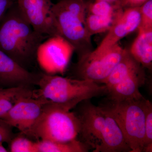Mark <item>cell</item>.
Instances as JSON below:
<instances>
[{
	"label": "cell",
	"instance_id": "5",
	"mask_svg": "<svg viewBox=\"0 0 152 152\" xmlns=\"http://www.w3.org/2000/svg\"><path fill=\"white\" fill-rule=\"evenodd\" d=\"M80 124L77 114L50 101L33 127L31 137L44 140L68 142L77 139Z\"/></svg>",
	"mask_w": 152,
	"mask_h": 152
},
{
	"label": "cell",
	"instance_id": "9",
	"mask_svg": "<svg viewBox=\"0 0 152 152\" xmlns=\"http://www.w3.org/2000/svg\"><path fill=\"white\" fill-rule=\"evenodd\" d=\"M50 100L41 98H22L6 114L0 118L24 135L31 137L33 127Z\"/></svg>",
	"mask_w": 152,
	"mask_h": 152
},
{
	"label": "cell",
	"instance_id": "13",
	"mask_svg": "<svg viewBox=\"0 0 152 152\" xmlns=\"http://www.w3.org/2000/svg\"><path fill=\"white\" fill-rule=\"evenodd\" d=\"M145 81L143 70L132 74L109 90L107 98L116 101L141 99L144 97L139 89Z\"/></svg>",
	"mask_w": 152,
	"mask_h": 152
},
{
	"label": "cell",
	"instance_id": "21",
	"mask_svg": "<svg viewBox=\"0 0 152 152\" xmlns=\"http://www.w3.org/2000/svg\"><path fill=\"white\" fill-rule=\"evenodd\" d=\"M140 21L137 29L152 30V0H148L140 7Z\"/></svg>",
	"mask_w": 152,
	"mask_h": 152
},
{
	"label": "cell",
	"instance_id": "7",
	"mask_svg": "<svg viewBox=\"0 0 152 152\" xmlns=\"http://www.w3.org/2000/svg\"><path fill=\"white\" fill-rule=\"evenodd\" d=\"M124 50L118 44L105 51L90 52L80 56L76 69L79 79L91 80L104 84L120 61Z\"/></svg>",
	"mask_w": 152,
	"mask_h": 152
},
{
	"label": "cell",
	"instance_id": "20",
	"mask_svg": "<svg viewBox=\"0 0 152 152\" xmlns=\"http://www.w3.org/2000/svg\"><path fill=\"white\" fill-rule=\"evenodd\" d=\"M10 144V152H38L36 142L23 136L14 137Z\"/></svg>",
	"mask_w": 152,
	"mask_h": 152
},
{
	"label": "cell",
	"instance_id": "27",
	"mask_svg": "<svg viewBox=\"0 0 152 152\" xmlns=\"http://www.w3.org/2000/svg\"><path fill=\"white\" fill-rule=\"evenodd\" d=\"M102 1H106L112 4H120V0H102Z\"/></svg>",
	"mask_w": 152,
	"mask_h": 152
},
{
	"label": "cell",
	"instance_id": "22",
	"mask_svg": "<svg viewBox=\"0 0 152 152\" xmlns=\"http://www.w3.org/2000/svg\"><path fill=\"white\" fill-rule=\"evenodd\" d=\"M143 106L145 116V145L144 151L148 145L152 144V104L148 100L145 99L144 100Z\"/></svg>",
	"mask_w": 152,
	"mask_h": 152
},
{
	"label": "cell",
	"instance_id": "8",
	"mask_svg": "<svg viewBox=\"0 0 152 152\" xmlns=\"http://www.w3.org/2000/svg\"><path fill=\"white\" fill-rule=\"evenodd\" d=\"M75 51L69 43L61 37L50 38L41 45L37 54L39 65L47 74L63 75Z\"/></svg>",
	"mask_w": 152,
	"mask_h": 152
},
{
	"label": "cell",
	"instance_id": "4",
	"mask_svg": "<svg viewBox=\"0 0 152 152\" xmlns=\"http://www.w3.org/2000/svg\"><path fill=\"white\" fill-rule=\"evenodd\" d=\"M88 2L86 0H60L52 12L59 35L69 43L82 56L88 53L91 37L85 28Z\"/></svg>",
	"mask_w": 152,
	"mask_h": 152
},
{
	"label": "cell",
	"instance_id": "10",
	"mask_svg": "<svg viewBox=\"0 0 152 152\" xmlns=\"http://www.w3.org/2000/svg\"><path fill=\"white\" fill-rule=\"evenodd\" d=\"M17 5L37 32L48 38L60 37L51 0H17Z\"/></svg>",
	"mask_w": 152,
	"mask_h": 152
},
{
	"label": "cell",
	"instance_id": "26",
	"mask_svg": "<svg viewBox=\"0 0 152 152\" xmlns=\"http://www.w3.org/2000/svg\"><path fill=\"white\" fill-rule=\"evenodd\" d=\"M8 151L3 146V143H0V152H7Z\"/></svg>",
	"mask_w": 152,
	"mask_h": 152
},
{
	"label": "cell",
	"instance_id": "18",
	"mask_svg": "<svg viewBox=\"0 0 152 152\" xmlns=\"http://www.w3.org/2000/svg\"><path fill=\"white\" fill-rule=\"evenodd\" d=\"M113 16L105 17L88 14L85 22V28L90 37L108 31L111 26Z\"/></svg>",
	"mask_w": 152,
	"mask_h": 152
},
{
	"label": "cell",
	"instance_id": "12",
	"mask_svg": "<svg viewBox=\"0 0 152 152\" xmlns=\"http://www.w3.org/2000/svg\"><path fill=\"white\" fill-rule=\"evenodd\" d=\"M40 76L23 68L0 50V88L31 87L37 85Z\"/></svg>",
	"mask_w": 152,
	"mask_h": 152
},
{
	"label": "cell",
	"instance_id": "25",
	"mask_svg": "<svg viewBox=\"0 0 152 152\" xmlns=\"http://www.w3.org/2000/svg\"><path fill=\"white\" fill-rule=\"evenodd\" d=\"M148 0H120V4L122 7H139Z\"/></svg>",
	"mask_w": 152,
	"mask_h": 152
},
{
	"label": "cell",
	"instance_id": "15",
	"mask_svg": "<svg viewBox=\"0 0 152 152\" xmlns=\"http://www.w3.org/2000/svg\"><path fill=\"white\" fill-rule=\"evenodd\" d=\"M142 69L141 65L133 58L129 51L125 49L121 58L104 84L108 91L125 78Z\"/></svg>",
	"mask_w": 152,
	"mask_h": 152
},
{
	"label": "cell",
	"instance_id": "3",
	"mask_svg": "<svg viewBox=\"0 0 152 152\" xmlns=\"http://www.w3.org/2000/svg\"><path fill=\"white\" fill-rule=\"evenodd\" d=\"M35 91L41 98L72 110L84 101L107 94L105 85L93 81L73 79L48 74H41Z\"/></svg>",
	"mask_w": 152,
	"mask_h": 152
},
{
	"label": "cell",
	"instance_id": "17",
	"mask_svg": "<svg viewBox=\"0 0 152 152\" xmlns=\"http://www.w3.org/2000/svg\"><path fill=\"white\" fill-rule=\"evenodd\" d=\"M36 143L38 152H86L89 150L77 139L68 142L40 140Z\"/></svg>",
	"mask_w": 152,
	"mask_h": 152
},
{
	"label": "cell",
	"instance_id": "2",
	"mask_svg": "<svg viewBox=\"0 0 152 152\" xmlns=\"http://www.w3.org/2000/svg\"><path fill=\"white\" fill-rule=\"evenodd\" d=\"M77 115L80 124L81 142L94 152H131L121 129L108 112L100 105L83 101Z\"/></svg>",
	"mask_w": 152,
	"mask_h": 152
},
{
	"label": "cell",
	"instance_id": "19",
	"mask_svg": "<svg viewBox=\"0 0 152 152\" xmlns=\"http://www.w3.org/2000/svg\"><path fill=\"white\" fill-rule=\"evenodd\" d=\"M120 7H122L120 4H112L102 0H95L93 2H89L88 14L101 16H113L117 9Z\"/></svg>",
	"mask_w": 152,
	"mask_h": 152
},
{
	"label": "cell",
	"instance_id": "16",
	"mask_svg": "<svg viewBox=\"0 0 152 152\" xmlns=\"http://www.w3.org/2000/svg\"><path fill=\"white\" fill-rule=\"evenodd\" d=\"M26 97H35V90L31 87L0 88V118L8 112L20 99Z\"/></svg>",
	"mask_w": 152,
	"mask_h": 152
},
{
	"label": "cell",
	"instance_id": "23",
	"mask_svg": "<svg viewBox=\"0 0 152 152\" xmlns=\"http://www.w3.org/2000/svg\"><path fill=\"white\" fill-rule=\"evenodd\" d=\"M12 128L4 121L0 119V143L10 142L14 137Z\"/></svg>",
	"mask_w": 152,
	"mask_h": 152
},
{
	"label": "cell",
	"instance_id": "14",
	"mask_svg": "<svg viewBox=\"0 0 152 152\" xmlns=\"http://www.w3.org/2000/svg\"><path fill=\"white\" fill-rule=\"evenodd\" d=\"M138 29L129 53L142 66L151 69L152 64V30Z\"/></svg>",
	"mask_w": 152,
	"mask_h": 152
},
{
	"label": "cell",
	"instance_id": "6",
	"mask_svg": "<svg viewBox=\"0 0 152 152\" xmlns=\"http://www.w3.org/2000/svg\"><path fill=\"white\" fill-rule=\"evenodd\" d=\"M145 98L121 101L107 99L100 104L119 126L131 152H143L145 145Z\"/></svg>",
	"mask_w": 152,
	"mask_h": 152
},
{
	"label": "cell",
	"instance_id": "24",
	"mask_svg": "<svg viewBox=\"0 0 152 152\" xmlns=\"http://www.w3.org/2000/svg\"><path fill=\"white\" fill-rule=\"evenodd\" d=\"M14 3L13 0H0V22Z\"/></svg>",
	"mask_w": 152,
	"mask_h": 152
},
{
	"label": "cell",
	"instance_id": "1",
	"mask_svg": "<svg viewBox=\"0 0 152 152\" xmlns=\"http://www.w3.org/2000/svg\"><path fill=\"white\" fill-rule=\"evenodd\" d=\"M47 38L34 29L16 2L0 22V50L28 70L37 61L39 49Z\"/></svg>",
	"mask_w": 152,
	"mask_h": 152
},
{
	"label": "cell",
	"instance_id": "11",
	"mask_svg": "<svg viewBox=\"0 0 152 152\" xmlns=\"http://www.w3.org/2000/svg\"><path fill=\"white\" fill-rule=\"evenodd\" d=\"M140 21V7L117 9L107 34L93 53H102L111 49L121 39L137 29Z\"/></svg>",
	"mask_w": 152,
	"mask_h": 152
}]
</instances>
